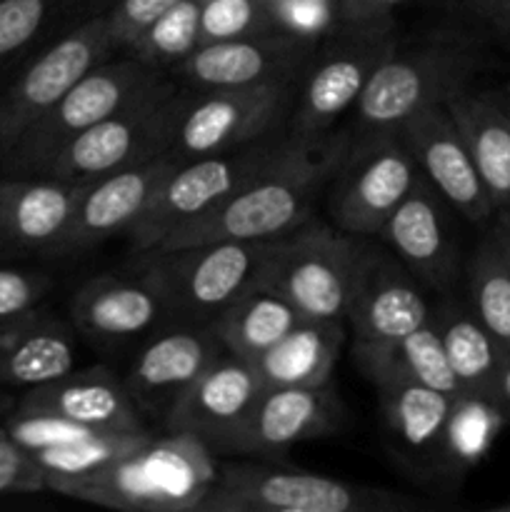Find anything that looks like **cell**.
<instances>
[{
    "label": "cell",
    "instance_id": "cell-38",
    "mask_svg": "<svg viewBox=\"0 0 510 512\" xmlns=\"http://www.w3.org/2000/svg\"><path fill=\"white\" fill-rule=\"evenodd\" d=\"M275 28L308 43H320L338 28V0H275L270 3Z\"/></svg>",
    "mask_w": 510,
    "mask_h": 512
},
{
    "label": "cell",
    "instance_id": "cell-4",
    "mask_svg": "<svg viewBox=\"0 0 510 512\" xmlns=\"http://www.w3.org/2000/svg\"><path fill=\"white\" fill-rule=\"evenodd\" d=\"M190 90L170 75L70 140L40 175L90 183L103 175L170 153L175 125Z\"/></svg>",
    "mask_w": 510,
    "mask_h": 512
},
{
    "label": "cell",
    "instance_id": "cell-22",
    "mask_svg": "<svg viewBox=\"0 0 510 512\" xmlns=\"http://www.w3.org/2000/svg\"><path fill=\"white\" fill-rule=\"evenodd\" d=\"M83 188L53 175L0 178V250L58 255Z\"/></svg>",
    "mask_w": 510,
    "mask_h": 512
},
{
    "label": "cell",
    "instance_id": "cell-24",
    "mask_svg": "<svg viewBox=\"0 0 510 512\" xmlns=\"http://www.w3.org/2000/svg\"><path fill=\"white\" fill-rule=\"evenodd\" d=\"M15 408L30 413L55 415L90 430H120L140 433L145 420L125 390L123 378L105 365L70 370L50 383L35 385L20 393Z\"/></svg>",
    "mask_w": 510,
    "mask_h": 512
},
{
    "label": "cell",
    "instance_id": "cell-48",
    "mask_svg": "<svg viewBox=\"0 0 510 512\" xmlns=\"http://www.w3.org/2000/svg\"><path fill=\"white\" fill-rule=\"evenodd\" d=\"M263 3H268V5H270V3H275V0H263Z\"/></svg>",
    "mask_w": 510,
    "mask_h": 512
},
{
    "label": "cell",
    "instance_id": "cell-39",
    "mask_svg": "<svg viewBox=\"0 0 510 512\" xmlns=\"http://www.w3.org/2000/svg\"><path fill=\"white\" fill-rule=\"evenodd\" d=\"M50 290L53 278L43 270L0 268V325L40 308Z\"/></svg>",
    "mask_w": 510,
    "mask_h": 512
},
{
    "label": "cell",
    "instance_id": "cell-23",
    "mask_svg": "<svg viewBox=\"0 0 510 512\" xmlns=\"http://www.w3.org/2000/svg\"><path fill=\"white\" fill-rule=\"evenodd\" d=\"M70 320L90 343L113 348L155 333L170 323V313L138 270L135 275H98L80 285L70 298Z\"/></svg>",
    "mask_w": 510,
    "mask_h": 512
},
{
    "label": "cell",
    "instance_id": "cell-26",
    "mask_svg": "<svg viewBox=\"0 0 510 512\" xmlns=\"http://www.w3.org/2000/svg\"><path fill=\"white\" fill-rule=\"evenodd\" d=\"M78 360L65 320L33 308L0 325V388L28 390L70 373Z\"/></svg>",
    "mask_w": 510,
    "mask_h": 512
},
{
    "label": "cell",
    "instance_id": "cell-17",
    "mask_svg": "<svg viewBox=\"0 0 510 512\" xmlns=\"http://www.w3.org/2000/svg\"><path fill=\"white\" fill-rule=\"evenodd\" d=\"M225 353L210 325L170 320L138 350L123 383L140 415L165 423L180 395Z\"/></svg>",
    "mask_w": 510,
    "mask_h": 512
},
{
    "label": "cell",
    "instance_id": "cell-28",
    "mask_svg": "<svg viewBox=\"0 0 510 512\" xmlns=\"http://www.w3.org/2000/svg\"><path fill=\"white\" fill-rule=\"evenodd\" d=\"M445 108L463 133L495 210L510 208V93L455 90Z\"/></svg>",
    "mask_w": 510,
    "mask_h": 512
},
{
    "label": "cell",
    "instance_id": "cell-47",
    "mask_svg": "<svg viewBox=\"0 0 510 512\" xmlns=\"http://www.w3.org/2000/svg\"><path fill=\"white\" fill-rule=\"evenodd\" d=\"M498 512H510V503H505V505H498V508H495Z\"/></svg>",
    "mask_w": 510,
    "mask_h": 512
},
{
    "label": "cell",
    "instance_id": "cell-19",
    "mask_svg": "<svg viewBox=\"0 0 510 512\" xmlns=\"http://www.w3.org/2000/svg\"><path fill=\"white\" fill-rule=\"evenodd\" d=\"M263 390L253 365L223 353L170 408L165 433L188 435L220 455Z\"/></svg>",
    "mask_w": 510,
    "mask_h": 512
},
{
    "label": "cell",
    "instance_id": "cell-13",
    "mask_svg": "<svg viewBox=\"0 0 510 512\" xmlns=\"http://www.w3.org/2000/svg\"><path fill=\"white\" fill-rule=\"evenodd\" d=\"M113 55L105 10L80 20L35 55L0 93V160L80 78Z\"/></svg>",
    "mask_w": 510,
    "mask_h": 512
},
{
    "label": "cell",
    "instance_id": "cell-1",
    "mask_svg": "<svg viewBox=\"0 0 510 512\" xmlns=\"http://www.w3.org/2000/svg\"><path fill=\"white\" fill-rule=\"evenodd\" d=\"M348 130L320 135L285 133L268 163L260 165L223 205L185 225L158 248L215 240H275L293 233L325 198L330 180L348 150Z\"/></svg>",
    "mask_w": 510,
    "mask_h": 512
},
{
    "label": "cell",
    "instance_id": "cell-36",
    "mask_svg": "<svg viewBox=\"0 0 510 512\" xmlns=\"http://www.w3.org/2000/svg\"><path fill=\"white\" fill-rule=\"evenodd\" d=\"M275 20L263 0H203L200 45L273 33Z\"/></svg>",
    "mask_w": 510,
    "mask_h": 512
},
{
    "label": "cell",
    "instance_id": "cell-10",
    "mask_svg": "<svg viewBox=\"0 0 510 512\" xmlns=\"http://www.w3.org/2000/svg\"><path fill=\"white\" fill-rule=\"evenodd\" d=\"M420 170L400 133H350L348 150L325 190L330 220L355 238H378Z\"/></svg>",
    "mask_w": 510,
    "mask_h": 512
},
{
    "label": "cell",
    "instance_id": "cell-16",
    "mask_svg": "<svg viewBox=\"0 0 510 512\" xmlns=\"http://www.w3.org/2000/svg\"><path fill=\"white\" fill-rule=\"evenodd\" d=\"M345 418L333 385L265 388L220 455L280 460L293 445L338 433Z\"/></svg>",
    "mask_w": 510,
    "mask_h": 512
},
{
    "label": "cell",
    "instance_id": "cell-14",
    "mask_svg": "<svg viewBox=\"0 0 510 512\" xmlns=\"http://www.w3.org/2000/svg\"><path fill=\"white\" fill-rule=\"evenodd\" d=\"M433 318L425 288L388 245L360 238L350 273L345 323L355 343L390 340L423 328Z\"/></svg>",
    "mask_w": 510,
    "mask_h": 512
},
{
    "label": "cell",
    "instance_id": "cell-11",
    "mask_svg": "<svg viewBox=\"0 0 510 512\" xmlns=\"http://www.w3.org/2000/svg\"><path fill=\"white\" fill-rule=\"evenodd\" d=\"M360 238L310 218L293 233L268 240L260 280L303 318L345 320L350 273Z\"/></svg>",
    "mask_w": 510,
    "mask_h": 512
},
{
    "label": "cell",
    "instance_id": "cell-20",
    "mask_svg": "<svg viewBox=\"0 0 510 512\" xmlns=\"http://www.w3.org/2000/svg\"><path fill=\"white\" fill-rule=\"evenodd\" d=\"M450 210L443 195L420 175L408 198L378 233L380 243L398 255L423 288L443 295L458 278V243Z\"/></svg>",
    "mask_w": 510,
    "mask_h": 512
},
{
    "label": "cell",
    "instance_id": "cell-21",
    "mask_svg": "<svg viewBox=\"0 0 510 512\" xmlns=\"http://www.w3.org/2000/svg\"><path fill=\"white\" fill-rule=\"evenodd\" d=\"M175 165L178 160L165 153L85 183L68 233L58 248V258L83 255L115 235L128 233Z\"/></svg>",
    "mask_w": 510,
    "mask_h": 512
},
{
    "label": "cell",
    "instance_id": "cell-25",
    "mask_svg": "<svg viewBox=\"0 0 510 512\" xmlns=\"http://www.w3.org/2000/svg\"><path fill=\"white\" fill-rule=\"evenodd\" d=\"M395 453L415 470H433L450 445L453 415L463 398L418 383H385L375 388Z\"/></svg>",
    "mask_w": 510,
    "mask_h": 512
},
{
    "label": "cell",
    "instance_id": "cell-27",
    "mask_svg": "<svg viewBox=\"0 0 510 512\" xmlns=\"http://www.w3.org/2000/svg\"><path fill=\"white\" fill-rule=\"evenodd\" d=\"M433 325L443 340L455 380L468 400L498 403L505 395V373L510 360L483 328L470 305L445 298L433 308Z\"/></svg>",
    "mask_w": 510,
    "mask_h": 512
},
{
    "label": "cell",
    "instance_id": "cell-2",
    "mask_svg": "<svg viewBox=\"0 0 510 512\" xmlns=\"http://www.w3.org/2000/svg\"><path fill=\"white\" fill-rule=\"evenodd\" d=\"M215 453L188 435H150L135 453L80 478L50 480L45 490L128 512H198L218 478Z\"/></svg>",
    "mask_w": 510,
    "mask_h": 512
},
{
    "label": "cell",
    "instance_id": "cell-45",
    "mask_svg": "<svg viewBox=\"0 0 510 512\" xmlns=\"http://www.w3.org/2000/svg\"><path fill=\"white\" fill-rule=\"evenodd\" d=\"M453 3L463 5V8L473 10V13H478V15H483V18H488L490 10H493L495 5L500 3V0H453Z\"/></svg>",
    "mask_w": 510,
    "mask_h": 512
},
{
    "label": "cell",
    "instance_id": "cell-43",
    "mask_svg": "<svg viewBox=\"0 0 510 512\" xmlns=\"http://www.w3.org/2000/svg\"><path fill=\"white\" fill-rule=\"evenodd\" d=\"M495 223L493 228H490V235H493V240L498 243L500 253H503V258L508 260L510 265V208L508 210H495Z\"/></svg>",
    "mask_w": 510,
    "mask_h": 512
},
{
    "label": "cell",
    "instance_id": "cell-40",
    "mask_svg": "<svg viewBox=\"0 0 510 512\" xmlns=\"http://www.w3.org/2000/svg\"><path fill=\"white\" fill-rule=\"evenodd\" d=\"M178 3L180 0H115L105 10L108 33L115 45V53H125L155 18H160L165 10H170Z\"/></svg>",
    "mask_w": 510,
    "mask_h": 512
},
{
    "label": "cell",
    "instance_id": "cell-42",
    "mask_svg": "<svg viewBox=\"0 0 510 512\" xmlns=\"http://www.w3.org/2000/svg\"><path fill=\"white\" fill-rule=\"evenodd\" d=\"M408 0H338L340 23L345 25H383L395 23L393 13Z\"/></svg>",
    "mask_w": 510,
    "mask_h": 512
},
{
    "label": "cell",
    "instance_id": "cell-12",
    "mask_svg": "<svg viewBox=\"0 0 510 512\" xmlns=\"http://www.w3.org/2000/svg\"><path fill=\"white\" fill-rule=\"evenodd\" d=\"M295 93L298 85L190 90L175 125L170 155L185 163L285 133Z\"/></svg>",
    "mask_w": 510,
    "mask_h": 512
},
{
    "label": "cell",
    "instance_id": "cell-41",
    "mask_svg": "<svg viewBox=\"0 0 510 512\" xmlns=\"http://www.w3.org/2000/svg\"><path fill=\"white\" fill-rule=\"evenodd\" d=\"M40 490H45L43 470L0 423V495H25Z\"/></svg>",
    "mask_w": 510,
    "mask_h": 512
},
{
    "label": "cell",
    "instance_id": "cell-9",
    "mask_svg": "<svg viewBox=\"0 0 510 512\" xmlns=\"http://www.w3.org/2000/svg\"><path fill=\"white\" fill-rule=\"evenodd\" d=\"M285 133L175 165L148 200L140 218L125 233L135 253L158 248L180 228L213 213L260 165L273 158Z\"/></svg>",
    "mask_w": 510,
    "mask_h": 512
},
{
    "label": "cell",
    "instance_id": "cell-8",
    "mask_svg": "<svg viewBox=\"0 0 510 512\" xmlns=\"http://www.w3.org/2000/svg\"><path fill=\"white\" fill-rule=\"evenodd\" d=\"M168 73L148 68L128 53H115L80 78L18 143L3 155L8 175H40L45 165L78 135L123 108Z\"/></svg>",
    "mask_w": 510,
    "mask_h": 512
},
{
    "label": "cell",
    "instance_id": "cell-33",
    "mask_svg": "<svg viewBox=\"0 0 510 512\" xmlns=\"http://www.w3.org/2000/svg\"><path fill=\"white\" fill-rule=\"evenodd\" d=\"M150 435L153 433H148V430H140V433L98 430V433H88L78 440H70V443L30 453V458L43 470L45 485H48L50 480L80 478V475L95 473V470L143 448Z\"/></svg>",
    "mask_w": 510,
    "mask_h": 512
},
{
    "label": "cell",
    "instance_id": "cell-15",
    "mask_svg": "<svg viewBox=\"0 0 510 512\" xmlns=\"http://www.w3.org/2000/svg\"><path fill=\"white\" fill-rule=\"evenodd\" d=\"M315 48L318 43L273 30L250 38L198 45L168 75L190 90L298 85L313 60Z\"/></svg>",
    "mask_w": 510,
    "mask_h": 512
},
{
    "label": "cell",
    "instance_id": "cell-44",
    "mask_svg": "<svg viewBox=\"0 0 510 512\" xmlns=\"http://www.w3.org/2000/svg\"><path fill=\"white\" fill-rule=\"evenodd\" d=\"M490 25L498 35H503L505 40H510V0H500L493 10H490L488 18Z\"/></svg>",
    "mask_w": 510,
    "mask_h": 512
},
{
    "label": "cell",
    "instance_id": "cell-5",
    "mask_svg": "<svg viewBox=\"0 0 510 512\" xmlns=\"http://www.w3.org/2000/svg\"><path fill=\"white\" fill-rule=\"evenodd\" d=\"M268 240H215L145 250L140 273L158 290L170 320L210 325L260 278Z\"/></svg>",
    "mask_w": 510,
    "mask_h": 512
},
{
    "label": "cell",
    "instance_id": "cell-18",
    "mask_svg": "<svg viewBox=\"0 0 510 512\" xmlns=\"http://www.w3.org/2000/svg\"><path fill=\"white\" fill-rule=\"evenodd\" d=\"M420 175L443 195L445 203L470 223H485L495 205L480 180L475 160L445 105L423 110L398 130Z\"/></svg>",
    "mask_w": 510,
    "mask_h": 512
},
{
    "label": "cell",
    "instance_id": "cell-30",
    "mask_svg": "<svg viewBox=\"0 0 510 512\" xmlns=\"http://www.w3.org/2000/svg\"><path fill=\"white\" fill-rule=\"evenodd\" d=\"M343 343L345 320L303 318L250 365L265 388L323 385L330 383Z\"/></svg>",
    "mask_w": 510,
    "mask_h": 512
},
{
    "label": "cell",
    "instance_id": "cell-6",
    "mask_svg": "<svg viewBox=\"0 0 510 512\" xmlns=\"http://www.w3.org/2000/svg\"><path fill=\"white\" fill-rule=\"evenodd\" d=\"M475 53L455 40L395 48L355 103V133H398L423 110L470 85Z\"/></svg>",
    "mask_w": 510,
    "mask_h": 512
},
{
    "label": "cell",
    "instance_id": "cell-46",
    "mask_svg": "<svg viewBox=\"0 0 510 512\" xmlns=\"http://www.w3.org/2000/svg\"><path fill=\"white\" fill-rule=\"evenodd\" d=\"M15 400H18V398H13V395H10L8 390L0 388V423H3L5 415H8L10 410L15 408Z\"/></svg>",
    "mask_w": 510,
    "mask_h": 512
},
{
    "label": "cell",
    "instance_id": "cell-32",
    "mask_svg": "<svg viewBox=\"0 0 510 512\" xmlns=\"http://www.w3.org/2000/svg\"><path fill=\"white\" fill-rule=\"evenodd\" d=\"M465 278L470 310L510 360V265L490 233L470 255Z\"/></svg>",
    "mask_w": 510,
    "mask_h": 512
},
{
    "label": "cell",
    "instance_id": "cell-3",
    "mask_svg": "<svg viewBox=\"0 0 510 512\" xmlns=\"http://www.w3.org/2000/svg\"><path fill=\"white\" fill-rule=\"evenodd\" d=\"M425 500L400 490L345 483L283 468L275 460L218 465V478L198 512H410Z\"/></svg>",
    "mask_w": 510,
    "mask_h": 512
},
{
    "label": "cell",
    "instance_id": "cell-29",
    "mask_svg": "<svg viewBox=\"0 0 510 512\" xmlns=\"http://www.w3.org/2000/svg\"><path fill=\"white\" fill-rule=\"evenodd\" d=\"M353 353L360 373L373 388L385 383H418L453 398H465L433 320L400 338L355 343Z\"/></svg>",
    "mask_w": 510,
    "mask_h": 512
},
{
    "label": "cell",
    "instance_id": "cell-31",
    "mask_svg": "<svg viewBox=\"0 0 510 512\" xmlns=\"http://www.w3.org/2000/svg\"><path fill=\"white\" fill-rule=\"evenodd\" d=\"M303 315L263 280H255L210 323L225 353L253 363L290 333Z\"/></svg>",
    "mask_w": 510,
    "mask_h": 512
},
{
    "label": "cell",
    "instance_id": "cell-37",
    "mask_svg": "<svg viewBox=\"0 0 510 512\" xmlns=\"http://www.w3.org/2000/svg\"><path fill=\"white\" fill-rule=\"evenodd\" d=\"M5 430L10 438L28 453H38V450L53 448V445L70 443L88 433H98V430L83 428L78 423H70L65 418H55V415L45 413H30V410L13 408L3 420Z\"/></svg>",
    "mask_w": 510,
    "mask_h": 512
},
{
    "label": "cell",
    "instance_id": "cell-7",
    "mask_svg": "<svg viewBox=\"0 0 510 512\" xmlns=\"http://www.w3.org/2000/svg\"><path fill=\"white\" fill-rule=\"evenodd\" d=\"M398 48L395 23L345 25L330 30L315 48L295 93L288 133L320 135L355 108L365 85Z\"/></svg>",
    "mask_w": 510,
    "mask_h": 512
},
{
    "label": "cell",
    "instance_id": "cell-34",
    "mask_svg": "<svg viewBox=\"0 0 510 512\" xmlns=\"http://www.w3.org/2000/svg\"><path fill=\"white\" fill-rule=\"evenodd\" d=\"M200 8L203 0H180L155 18L125 53L158 73H170L200 45Z\"/></svg>",
    "mask_w": 510,
    "mask_h": 512
},
{
    "label": "cell",
    "instance_id": "cell-35",
    "mask_svg": "<svg viewBox=\"0 0 510 512\" xmlns=\"http://www.w3.org/2000/svg\"><path fill=\"white\" fill-rule=\"evenodd\" d=\"M75 0H0V68L23 58Z\"/></svg>",
    "mask_w": 510,
    "mask_h": 512
}]
</instances>
